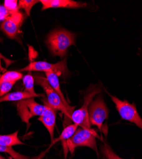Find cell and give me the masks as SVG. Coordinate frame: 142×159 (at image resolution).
<instances>
[{"mask_svg":"<svg viewBox=\"0 0 142 159\" xmlns=\"http://www.w3.org/2000/svg\"><path fill=\"white\" fill-rule=\"evenodd\" d=\"M46 44L51 54L63 58L68 48L75 45L76 34L65 29H56L48 34Z\"/></svg>","mask_w":142,"mask_h":159,"instance_id":"1","label":"cell"},{"mask_svg":"<svg viewBox=\"0 0 142 159\" xmlns=\"http://www.w3.org/2000/svg\"><path fill=\"white\" fill-rule=\"evenodd\" d=\"M35 82L37 85L41 86L44 90L46 95V100L48 104L56 110L60 111L65 115V122H69L72 113L68 110L66 106L63 104L60 96L48 83L46 78L36 75L34 76Z\"/></svg>","mask_w":142,"mask_h":159,"instance_id":"2","label":"cell"},{"mask_svg":"<svg viewBox=\"0 0 142 159\" xmlns=\"http://www.w3.org/2000/svg\"><path fill=\"white\" fill-rule=\"evenodd\" d=\"M99 137L96 132L90 129H77L73 136L67 140V148L71 155L74 154L76 148L86 147L97 153L95 138Z\"/></svg>","mask_w":142,"mask_h":159,"instance_id":"3","label":"cell"},{"mask_svg":"<svg viewBox=\"0 0 142 159\" xmlns=\"http://www.w3.org/2000/svg\"><path fill=\"white\" fill-rule=\"evenodd\" d=\"M100 89L97 87L92 88L89 90L85 96L84 103L80 109L72 112L71 117V120L74 124L80 126L83 129H90V124L88 118V107L93 101L95 96L100 92Z\"/></svg>","mask_w":142,"mask_h":159,"instance_id":"4","label":"cell"},{"mask_svg":"<svg viewBox=\"0 0 142 159\" xmlns=\"http://www.w3.org/2000/svg\"><path fill=\"white\" fill-rule=\"evenodd\" d=\"M108 110L106 105L100 97L97 98L88 107V118L90 125H95L99 130H103V124L108 119Z\"/></svg>","mask_w":142,"mask_h":159,"instance_id":"5","label":"cell"},{"mask_svg":"<svg viewBox=\"0 0 142 159\" xmlns=\"http://www.w3.org/2000/svg\"><path fill=\"white\" fill-rule=\"evenodd\" d=\"M35 98L23 99L17 102V110L22 122L30 125V120L35 116H41L44 110V106L37 102Z\"/></svg>","mask_w":142,"mask_h":159,"instance_id":"6","label":"cell"},{"mask_svg":"<svg viewBox=\"0 0 142 159\" xmlns=\"http://www.w3.org/2000/svg\"><path fill=\"white\" fill-rule=\"evenodd\" d=\"M115 107L123 120L134 123L142 129V118L139 115L134 103L130 104L126 100L122 101L115 96H110Z\"/></svg>","mask_w":142,"mask_h":159,"instance_id":"7","label":"cell"},{"mask_svg":"<svg viewBox=\"0 0 142 159\" xmlns=\"http://www.w3.org/2000/svg\"><path fill=\"white\" fill-rule=\"evenodd\" d=\"M67 59L64 58L61 61L55 63L51 64L46 61H35L30 62L27 66L19 70L21 71H54L61 75L65 73L67 71Z\"/></svg>","mask_w":142,"mask_h":159,"instance_id":"8","label":"cell"},{"mask_svg":"<svg viewBox=\"0 0 142 159\" xmlns=\"http://www.w3.org/2000/svg\"><path fill=\"white\" fill-rule=\"evenodd\" d=\"M24 14L21 11L10 15L0 25V29L10 39L15 38L20 32L24 20Z\"/></svg>","mask_w":142,"mask_h":159,"instance_id":"9","label":"cell"},{"mask_svg":"<svg viewBox=\"0 0 142 159\" xmlns=\"http://www.w3.org/2000/svg\"><path fill=\"white\" fill-rule=\"evenodd\" d=\"M42 101L44 106V110L42 115L38 118V120L41 121L43 124L49 132L51 141H53L57 110L48 104L45 96L42 97Z\"/></svg>","mask_w":142,"mask_h":159,"instance_id":"10","label":"cell"},{"mask_svg":"<svg viewBox=\"0 0 142 159\" xmlns=\"http://www.w3.org/2000/svg\"><path fill=\"white\" fill-rule=\"evenodd\" d=\"M42 11L49 8H80L87 6L86 3L78 2L72 0H41Z\"/></svg>","mask_w":142,"mask_h":159,"instance_id":"11","label":"cell"},{"mask_svg":"<svg viewBox=\"0 0 142 159\" xmlns=\"http://www.w3.org/2000/svg\"><path fill=\"white\" fill-rule=\"evenodd\" d=\"M46 78L47 79V80L49 85L52 87V88L57 92L58 94L60 96L63 104L66 106V107L68 108V110L72 113L73 110L74 109V107H71L70 106L66 99L64 97L62 92L61 91V89L60 87V82H59V80H58V76H60L58 73L54 72V71H48L46 72Z\"/></svg>","mask_w":142,"mask_h":159,"instance_id":"12","label":"cell"},{"mask_svg":"<svg viewBox=\"0 0 142 159\" xmlns=\"http://www.w3.org/2000/svg\"><path fill=\"white\" fill-rule=\"evenodd\" d=\"M77 129V125L76 124H69L67 126L64 127V129L63 130L62 132L61 133L60 136L58 138L56 139L55 140L52 141V144H54L55 143L58 142V141H60L62 147L63 148V153L64 155H65V158H67V153L69 152L67 145V141L68 139H69L74 134V132Z\"/></svg>","mask_w":142,"mask_h":159,"instance_id":"13","label":"cell"},{"mask_svg":"<svg viewBox=\"0 0 142 159\" xmlns=\"http://www.w3.org/2000/svg\"><path fill=\"white\" fill-rule=\"evenodd\" d=\"M49 149H47L46 151H44L42 152L40 155L38 156L33 157H30L25 155H22L16 151L13 150V148L11 147H7V146H4L0 144V152H5L7 153L10 155V156L14 159H43L44 157L46 155V153L48 151Z\"/></svg>","mask_w":142,"mask_h":159,"instance_id":"14","label":"cell"},{"mask_svg":"<svg viewBox=\"0 0 142 159\" xmlns=\"http://www.w3.org/2000/svg\"><path fill=\"white\" fill-rule=\"evenodd\" d=\"M37 98L35 96L30 94L27 92H14L8 93L6 95L0 97V102L5 101H19L28 98Z\"/></svg>","mask_w":142,"mask_h":159,"instance_id":"15","label":"cell"},{"mask_svg":"<svg viewBox=\"0 0 142 159\" xmlns=\"http://www.w3.org/2000/svg\"><path fill=\"white\" fill-rule=\"evenodd\" d=\"M17 134L18 131H16L11 134L0 135V144L11 147L12 146L24 144V143L19 139Z\"/></svg>","mask_w":142,"mask_h":159,"instance_id":"16","label":"cell"},{"mask_svg":"<svg viewBox=\"0 0 142 159\" xmlns=\"http://www.w3.org/2000/svg\"><path fill=\"white\" fill-rule=\"evenodd\" d=\"M22 82L24 86V91L28 93L35 96L36 97H44L43 94H37L34 90V83L35 79L34 77L32 75L31 72L28 73L27 75L23 76L22 77Z\"/></svg>","mask_w":142,"mask_h":159,"instance_id":"17","label":"cell"},{"mask_svg":"<svg viewBox=\"0 0 142 159\" xmlns=\"http://www.w3.org/2000/svg\"><path fill=\"white\" fill-rule=\"evenodd\" d=\"M22 77L23 75L20 71H5L3 75H0V82H8L16 84L18 80L22 79Z\"/></svg>","mask_w":142,"mask_h":159,"instance_id":"18","label":"cell"},{"mask_svg":"<svg viewBox=\"0 0 142 159\" xmlns=\"http://www.w3.org/2000/svg\"><path fill=\"white\" fill-rule=\"evenodd\" d=\"M39 2L40 1H37V0H20L18 2L19 8L24 10L27 16H30L33 7Z\"/></svg>","mask_w":142,"mask_h":159,"instance_id":"19","label":"cell"},{"mask_svg":"<svg viewBox=\"0 0 142 159\" xmlns=\"http://www.w3.org/2000/svg\"><path fill=\"white\" fill-rule=\"evenodd\" d=\"M100 151L103 156L106 159H124L119 157L117 154L115 153L110 146L107 144H105L102 147H101Z\"/></svg>","mask_w":142,"mask_h":159,"instance_id":"20","label":"cell"},{"mask_svg":"<svg viewBox=\"0 0 142 159\" xmlns=\"http://www.w3.org/2000/svg\"><path fill=\"white\" fill-rule=\"evenodd\" d=\"M3 5L11 13V14L19 11L18 2L16 0H5Z\"/></svg>","mask_w":142,"mask_h":159,"instance_id":"21","label":"cell"},{"mask_svg":"<svg viewBox=\"0 0 142 159\" xmlns=\"http://www.w3.org/2000/svg\"><path fill=\"white\" fill-rule=\"evenodd\" d=\"M14 84L8 82H0V97L8 94Z\"/></svg>","mask_w":142,"mask_h":159,"instance_id":"22","label":"cell"},{"mask_svg":"<svg viewBox=\"0 0 142 159\" xmlns=\"http://www.w3.org/2000/svg\"><path fill=\"white\" fill-rule=\"evenodd\" d=\"M11 14V13L5 7L4 5H0V22L5 21Z\"/></svg>","mask_w":142,"mask_h":159,"instance_id":"23","label":"cell"},{"mask_svg":"<svg viewBox=\"0 0 142 159\" xmlns=\"http://www.w3.org/2000/svg\"><path fill=\"white\" fill-rule=\"evenodd\" d=\"M2 41V39H1V38H0V42H1ZM2 60H3L5 62V64H7V66H9L11 62H13V61H10V60H8L7 59V58H5L1 53H0V72H3L5 73V69L3 67L2 65Z\"/></svg>","mask_w":142,"mask_h":159,"instance_id":"24","label":"cell"},{"mask_svg":"<svg viewBox=\"0 0 142 159\" xmlns=\"http://www.w3.org/2000/svg\"><path fill=\"white\" fill-rule=\"evenodd\" d=\"M0 159H5L3 157H2L1 155H0Z\"/></svg>","mask_w":142,"mask_h":159,"instance_id":"25","label":"cell"},{"mask_svg":"<svg viewBox=\"0 0 142 159\" xmlns=\"http://www.w3.org/2000/svg\"><path fill=\"white\" fill-rule=\"evenodd\" d=\"M9 159H12V158H9Z\"/></svg>","mask_w":142,"mask_h":159,"instance_id":"26","label":"cell"}]
</instances>
